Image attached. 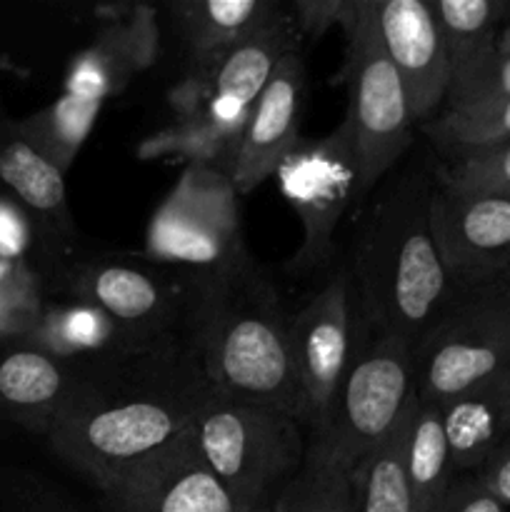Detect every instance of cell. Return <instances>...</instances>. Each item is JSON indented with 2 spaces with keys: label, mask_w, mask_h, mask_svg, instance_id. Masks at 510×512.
Wrapping results in <instances>:
<instances>
[{
  "label": "cell",
  "mask_w": 510,
  "mask_h": 512,
  "mask_svg": "<svg viewBox=\"0 0 510 512\" xmlns=\"http://www.w3.org/2000/svg\"><path fill=\"white\" fill-rule=\"evenodd\" d=\"M403 425L388 443L380 445L353 470L358 512H415V500L403 468Z\"/></svg>",
  "instance_id": "obj_26"
},
{
  "label": "cell",
  "mask_w": 510,
  "mask_h": 512,
  "mask_svg": "<svg viewBox=\"0 0 510 512\" xmlns=\"http://www.w3.org/2000/svg\"><path fill=\"white\" fill-rule=\"evenodd\" d=\"M498 50H500V53H510V23L505 25V28H500Z\"/></svg>",
  "instance_id": "obj_37"
},
{
  "label": "cell",
  "mask_w": 510,
  "mask_h": 512,
  "mask_svg": "<svg viewBox=\"0 0 510 512\" xmlns=\"http://www.w3.org/2000/svg\"><path fill=\"white\" fill-rule=\"evenodd\" d=\"M275 180L303 228V243L290 268L315 273L330 263L340 220L348 205L360 198L358 160L348 123L343 120L318 140H300L275 170Z\"/></svg>",
  "instance_id": "obj_10"
},
{
  "label": "cell",
  "mask_w": 510,
  "mask_h": 512,
  "mask_svg": "<svg viewBox=\"0 0 510 512\" xmlns=\"http://www.w3.org/2000/svg\"><path fill=\"white\" fill-rule=\"evenodd\" d=\"M65 290L113 320L135 348L190 343L198 280L153 260L85 258L60 270Z\"/></svg>",
  "instance_id": "obj_7"
},
{
  "label": "cell",
  "mask_w": 510,
  "mask_h": 512,
  "mask_svg": "<svg viewBox=\"0 0 510 512\" xmlns=\"http://www.w3.org/2000/svg\"><path fill=\"white\" fill-rule=\"evenodd\" d=\"M0 350V413L30 433L48 435L85 378V363L60 358L25 338Z\"/></svg>",
  "instance_id": "obj_17"
},
{
  "label": "cell",
  "mask_w": 510,
  "mask_h": 512,
  "mask_svg": "<svg viewBox=\"0 0 510 512\" xmlns=\"http://www.w3.org/2000/svg\"><path fill=\"white\" fill-rule=\"evenodd\" d=\"M270 512H358L353 473L305 460L300 473L273 500Z\"/></svg>",
  "instance_id": "obj_28"
},
{
  "label": "cell",
  "mask_w": 510,
  "mask_h": 512,
  "mask_svg": "<svg viewBox=\"0 0 510 512\" xmlns=\"http://www.w3.org/2000/svg\"><path fill=\"white\" fill-rule=\"evenodd\" d=\"M505 283H510V273H508V275H505Z\"/></svg>",
  "instance_id": "obj_38"
},
{
  "label": "cell",
  "mask_w": 510,
  "mask_h": 512,
  "mask_svg": "<svg viewBox=\"0 0 510 512\" xmlns=\"http://www.w3.org/2000/svg\"><path fill=\"white\" fill-rule=\"evenodd\" d=\"M438 185L458 193L510 195V140L455 155Z\"/></svg>",
  "instance_id": "obj_30"
},
{
  "label": "cell",
  "mask_w": 510,
  "mask_h": 512,
  "mask_svg": "<svg viewBox=\"0 0 510 512\" xmlns=\"http://www.w3.org/2000/svg\"><path fill=\"white\" fill-rule=\"evenodd\" d=\"M25 340L40 345L48 353L78 360V363L143 350L135 348L113 320L78 300H70L68 305H58L53 310H43L38 325Z\"/></svg>",
  "instance_id": "obj_23"
},
{
  "label": "cell",
  "mask_w": 510,
  "mask_h": 512,
  "mask_svg": "<svg viewBox=\"0 0 510 512\" xmlns=\"http://www.w3.org/2000/svg\"><path fill=\"white\" fill-rule=\"evenodd\" d=\"M213 393L193 343L90 360L45 440L105 493L185 438Z\"/></svg>",
  "instance_id": "obj_1"
},
{
  "label": "cell",
  "mask_w": 510,
  "mask_h": 512,
  "mask_svg": "<svg viewBox=\"0 0 510 512\" xmlns=\"http://www.w3.org/2000/svg\"><path fill=\"white\" fill-rule=\"evenodd\" d=\"M0 183L38 225L50 248L70 245L75 223L65 193V173L25 140L15 123H0Z\"/></svg>",
  "instance_id": "obj_19"
},
{
  "label": "cell",
  "mask_w": 510,
  "mask_h": 512,
  "mask_svg": "<svg viewBox=\"0 0 510 512\" xmlns=\"http://www.w3.org/2000/svg\"><path fill=\"white\" fill-rule=\"evenodd\" d=\"M430 228L458 290L500 283L510 273V195L458 193L435 185Z\"/></svg>",
  "instance_id": "obj_12"
},
{
  "label": "cell",
  "mask_w": 510,
  "mask_h": 512,
  "mask_svg": "<svg viewBox=\"0 0 510 512\" xmlns=\"http://www.w3.org/2000/svg\"><path fill=\"white\" fill-rule=\"evenodd\" d=\"M113 13V18L103 20L93 43L73 58L65 73L63 93L105 103L155 60L158 23L153 10L135 5Z\"/></svg>",
  "instance_id": "obj_16"
},
{
  "label": "cell",
  "mask_w": 510,
  "mask_h": 512,
  "mask_svg": "<svg viewBox=\"0 0 510 512\" xmlns=\"http://www.w3.org/2000/svg\"><path fill=\"white\" fill-rule=\"evenodd\" d=\"M403 468L415 512H430L458 478L450 460L440 405L415 398L403 425Z\"/></svg>",
  "instance_id": "obj_22"
},
{
  "label": "cell",
  "mask_w": 510,
  "mask_h": 512,
  "mask_svg": "<svg viewBox=\"0 0 510 512\" xmlns=\"http://www.w3.org/2000/svg\"><path fill=\"white\" fill-rule=\"evenodd\" d=\"M300 38L318 40L333 25H340L348 38L358 23V0H293L288 5Z\"/></svg>",
  "instance_id": "obj_32"
},
{
  "label": "cell",
  "mask_w": 510,
  "mask_h": 512,
  "mask_svg": "<svg viewBox=\"0 0 510 512\" xmlns=\"http://www.w3.org/2000/svg\"><path fill=\"white\" fill-rule=\"evenodd\" d=\"M305 73L303 53L295 50L275 68L273 78L263 88L245 118L238 148H235L230 178L240 195L263 185L285 158L300 143V123H303Z\"/></svg>",
  "instance_id": "obj_14"
},
{
  "label": "cell",
  "mask_w": 510,
  "mask_h": 512,
  "mask_svg": "<svg viewBox=\"0 0 510 512\" xmlns=\"http://www.w3.org/2000/svg\"><path fill=\"white\" fill-rule=\"evenodd\" d=\"M43 310L38 270L0 260V343L28 338Z\"/></svg>",
  "instance_id": "obj_29"
},
{
  "label": "cell",
  "mask_w": 510,
  "mask_h": 512,
  "mask_svg": "<svg viewBox=\"0 0 510 512\" xmlns=\"http://www.w3.org/2000/svg\"><path fill=\"white\" fill-rule=\"evenodd\" d=\"M450 63V83L498 53L500 20L510 13L500 0H430ZM450 88V85H448Z\"/></svg>",
  "instance_id": "obj_24"
},
{
  "label": "cell",
  "mask_w": 510,
  "mask_h": 512,
  "mask_svg": "<svg viewBox=\"0 0 510 512\" xmlns=\"http://www.w3.org/2000/svg\"><path fill=\"white\" fill-rule=\"evenodd\" d=\"M100 108L103 103L63 93L58 100L15 125L38 153H43L55 168L68 173L88 135L93 133Z\"/></svg>",
  "instance_id": "obj_25"
},
{
  "label": "cell",
  "mask_w": 510,
  "mask_h": 512,
  "mask_svg": "<svg viewBox=\"0 0 510 512\" xmlns=\"http://www.w3.org/2000/svg\"><path fill=\"white\" fill-rule=\"evenodd\" d=\"M423 130L435 145L448 153L463 155L510 140V98L463 110H440Z\"/></svg>",
  "instance_id": "obj_27"
},
{
  "label": "cell",
  "mask_w": 510,
  "mask_h": 512,
  "mask_svg": "<svg viewBox=\"0 0 510 512\" xmlns=\"http://www.w3.org/2000/svg\"><path fill=\"white\" fill-rule=\"evenodd\" d=\"M230 173L188 165L145 230V258L193 278H218L253 263Z\"/></svg>",
  "instance_id": "obj_6"
},
{
  "label": "cell",
  "mask_w": 510,
  "mask_h": 512,
  "mask_svg": "<svg viewBox=\"0 0 510 512\" xmlns=\"http://www.w3.org/2000/svg\"><path fill=\"white\" fill-rule=\"evenodd\" d=\"M505 98H510V53L498 50L473 73L450 83L443 110L478 108Z\"/></svg>",
  "instance_id": "obj_31"
},
{
  "label": "cell",
  "mask_w": 510,
  "mask_h": 512,
  "mask_svg": "<svg viewBox=\"0 0 510 512\" xmlns=\"http://www.w3.org/2000/svg\"><path fill=\"white\" fill-rule=\"evenodd\" d=\"M283 10L285 5L275 0H183L170 5L173 23L195 68L213 63Z\"/></svg>",
  "instance_id": "obj_21"
},
{
  "label": "cell",
  "mask_w": 510,
  "mask_h": 512,
  "mask_svg": "<svg viewBox=\"0 0 510 512\" xmlns=\"http://www.w3.org/2000/svg\"><path fill=\"white\" fill-rule=\"evenodd\" d=\"M380 45L398 70L418 123L445 105L450 63L430 0H368Z\"/></svg>",
  "instance_id": "obj_13"
},
{
  "label": "cell",
  "mask_w": 510,
  "mask_h": 512,
  "mask_svg": "<svg viewBox=\"0 0 510 512\" xmlns=\"http://www.w3.org/2000/svg\"><path fill=\"white\" fill-rule=\"evenodd\" d=\"M20 512H83L78 505L70 503L68 498H63L55 490L43 488V485L35 483L28 493L20 498Z\"/></svg>",
  "instance_id": "obj_36"
},
{
  "label": "cell",
  "mask_w": 510,
  "mask_h": 512,
  "mask_svg": "<svg viewBox=\"0 0 510 512\" xmlns=\"http://www.w3.org/2000/svg\"><path fill=\"white\" fill-rule=\"evenodd\" d=\"M358 338V300L348 270H338L318 293L288 315L290 358L303 390L310 433L323 425L348 373Z\"/></svg>",
  "instance_id": "obj_11"
},
{
  "label": "cell",
  "mask_w": 510,
  "mask_h": 512,
  "mask_svg": "<svg viewBox=\"0 0 510 512\" xmlns=\"http://www.w3.org/2000/svg\"><path fill=\"white\" fill-rule=\"evenodd\" d=\"M510 370V283L458 290L415 345V385L425 403L455 395Z\"/></svg>",
  "instance_id": "obj_8"
},
{
  "label": "cell",
  "mask_w": 510,
  "mask_h": 512,
  "mask_svg": "<svg viewBox=\"0 0 510 512\" xmlns=\"http://www.w3.org/2000/svg\"><path fill=\"white\" fill-rule=\"evenodd\" d=\"M255 512H270V508H263V510H255Z\"/></svg>",
  "instance_id": "obj_39"
},
{
  "label": "cell",
  "mask_w": 510,
  "mask_h": 512,
  "mask_svg": "<svg viewBox=\"0 0 510 512\" xmlns=\"http://www.w3.org/2000/svg\"><path fill=\"white\" fill-rule=\"evenodd\" d=\"M38 238H43V233L28 218V213L15 200L0 198V260L38 270L33 263L38 260L35 258V240Z\"/></svg>",
  "instance_id": "obj_33"
},
{
  "label": "cell",
  "mask_w": 510,
  "mask_h": 512,
  "mask_svg": "<svg viewBox=\"0 0 510 512\" xmlns=\"http://www.w3.org/2000/svg\"><path fill=\"white\" fill-rule=\"evenodd\" d=\"M430 512H508V508L488 493L475 475H458Z\"/></svg>",
  "instance_id": "obj_34"
},
{
  "label": "cell",
  "mask_w": 510,
  "mask_h": 512,
  "mask_svg": "<svg viewBox=\"0 0 510 512\" xmlns=\"http://www.w3.org/2000/svg\"><path fill=\"white\" fill-rule=\"evenodd\" d=\"M198 280L190 343L213 390L268 405L308 425L288 343V313L255 260L235 273Z\"/></svg>",
  "instance_id": "obj_3"
},
{
  "label": "cell",
  "mask_w": 510,
  "mask_h": 512,
  "mask_svg": "<svg viewBox=\"0 0 510 512\" xmlns=\"http://www.w3.org/2000/svg\"><path fill=\"white\" fill-rule=\"evenodd\" d=\"M295 50H300V33L285 5L278 18L225 50L213 63L195 68V75L190 78L218 103L238 113H248L273 78L275 68Z\"/></svg>",
  "instance_id": "obj_18"
},
{
  "label": "cell",
  "mask_w": 510,
  "mask_h": 512,
  "mask_svg": "<svg viewBox=\"0 0 510 512\" xmlns=\"http://www.w3.org/2000/svg\"><path fill=\"white\" fill-rule=\"evenodd\" d=\"M188 438L205 468L248 512L270 508L308 458L298 418L218 393L200 410Z\"/></svg>",
  "instance_id": "obj_5"
},
{
  "label": "cell",
  "mask_w": 510,
  "mask_h": 512,
  "mask_svg": "<svg viewBox=\"0 0 510 512\" xmlns=\"http://www.w3.org/2000/svg\"><path fill=\"white\" fill-rule=\"evenodd\" d=\"M433 190L415 170L390 180L360 223L348 268L363 328L413 348L458 295L430 228Z\"/></svg>",
  "instance_id": "obj_2"
},
{
  "label": "cell",
  "mask_w": 510,
  "mask_h": 512,
  "mask_svg": "<svg viewBox=\"0 0 510 512\" xmlns=\"http://www.w3.org/2000/svg\"><path fill=\"white\" fill-rule=\"evenodd\" d=\"M418 398L415 348L360 323L358 348L323 425L308 438L310 463L353 473L388 443Z\"/></svg>",
  "instance_id": "obj_4"
},
{
  "label": "cell",
  "mask_w": 510,
  "mask_h": 512,
  "mask_svg": "<svg viewBox=\"0 0 510 512\" xmlns=\"http://www.w3.org/2000/svg\"><path fill=\"white\" fill-rule=\"evenodd\" d=\"M348 123L358 160V195L375 188L403 158L418 125L398 70L380 45L368 0H358V23L348 35Z\"/></svg>",
  "instance_id": "obj_9"
},
{
  "label": "cell",
  "mask_w": 510,
  "mask_h": 512,
  "mask_svg": "<svg viewBox=\"0 0 510 512\" xmlns=\"http://www.w3.org/2000/svg\"><path fill=\"white\" fill-rule=\"evenodd\" d=\"M100 498L105 512H248L205 468L188 435Z\"/></svg>",
  "instance_id": "obj_15"
},
{
  "label": "cell",
  "mask_w": 510,
  "mask_h": 512,
  "mask_svg": "<svg viewBox=\"0 0 510 512\" xmlns=\"http://www.w3.org/2000/svg\"><path fill=\"white\" fill-rule=\"evenodd\" d=\"M488 493H493L505 508H510V443L500 453H495L483 468L475 473Z\"/></svg>",
  "instance_id": "obj_35"
},
{
  "label": "cell",
  "mask_w": 510,
  "mask_h": 512,
  "mask_svg": "<svg viewBox=\"0 0 510 512\" xmlns=\"http://www.w3.org/2000/svg\"><path fill=\"white\" fill-rule=\"evenodd\" d=\"M455 473L475 475L510 443V370L440 405Z\"/></svg>",
  "instance_id": "obj_20"
}]
</instances>
